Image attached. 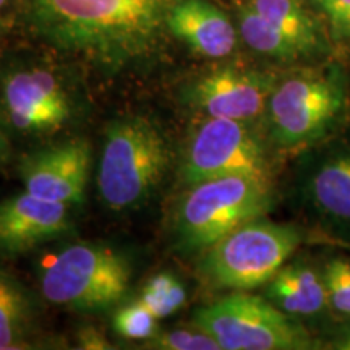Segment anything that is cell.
<instances>
[{
  "mask_svg": "<svg viewBox=\"0 0 350 350\" xmlns=\"http://www.w3.org/2000/svg\"><path fill=\"white\" fill-rule=\"evenodd\" d=\"M248 5L299 44L306 57L321 54L326 49L321 25L300 0H250Z\"/></svg>",
  "mask_w": 350,
  "mask_h": 350,
  "instance_id": "obj_16",
  "label": "cell"
},
{
  "mask_svg": "<svg viewBox=\"0 0 350 350\" xmlns=\"http://www.w3.org/2000/svg\"><path fill=\"white\" fill-rule=\"evenodd\" d=\"M80 344L83 349H109L111 345H107V340L99 334L98 331L93 327H88L83 329L80 334Z\"/></svg>",
  "mask_w": 350,
  "mask_h": 350,
  "instance_id": "obj_24",
  "label": "cell"
},
{
  "mask_svg": "<svg viewBox=\"0 0 350 350\" xmlns=\"http://www.w3.org/2000/svg\"><path fill=\"white\" fill-rule=\"evenodd\" d=\"M265 297L294 318L317 317L327 308L323 273L304 262H286L268 282Z\"/></svg>",
  "mask_w": 350,
  "mask_h": 350,
  "instance_id": "obj_15",
  "label": "cell"
},
{
  "mask_svg": "<svg viewBox=\"0 0 350 350\" xmlns=\"http://www.w3.org/2000/svg\"><path fill=\"white\" fill-rule=\"evenodd\" d=\"M239 31L247 46L261 55L281 60V62H294L301 57H306L299 44H295L291 38L279 31L250 5L240 8Z\"/></svg>",
  "mask_w": 350,
  "mask_h": 350,
  "instance_id": "obj_18",
  "label": "cell"
},
{
  "mask_svg": "<svg viewBox=\"0 0 350 350\" xmlns=\"http://www.w3.org/2000/svg\"><path fill=\"white\" fill-rule=\"evenodd\" d=\"M8 154H10V144H8L5 133H3L2 126H0V163H3Z\"/></svg>",
  "mask_w": 350,
  "mask_h": 350,
  "instance_id": "obj_25",
  "label": "cell"
},
{
  "mask_svg": "<svg viewBox=\"0 0 350 350\" xmlns=\"http://www.w3.org/2000/svg\"><path fill=\"white\" fill-rule=\"evenodd\" d=\"M178 0H31L38 31L57 49L119 70L150 59Z\"/></svg>",
  "mask_w": 350,
  "mask_h": 350,
  "instance_id": "obj_1",
  "label": "cell"
},
{
  "mask_svg": "<svg viewBox=\"0 0 350 350\" xmlns=\"http://www.w3.org/2000/svg\"><path fill=\"white\" fill-rule=\"evenodd\" d=\"M300 243L297 227L253 219L208 247L200 266L213 286L252 291L268 284Z\"/></svg>",
  "mask_w": 350,
  "mask_h": 350,
  "instance_id": "obj_5",
  "label": "cell"
},
{
  "mask_svg": "<svg viewBox=\"0 0 350 350\" xmlns=\"http://www.w3.org/2000/svg\"><path fill=\"white\" fill-rule=\"evenodd\" d=\"M338 349H345V350H350V329L345 332V334L342 336V339L339 340L338 345H336Z\"/></svg>",
  "mask_w": 350,
  "mask_h": 350,
  "instance_id": "obj_26",
  "label": "cell"
},
{
  "mask_svg": "<svg viewBox=\"0 0 350 350\" xmlns=\"http://www.w3.org/2000/svg\"><path fill=\"white\" fill-rule=\"evenodd\" d=\"M182 175L188 185H196L227 175L271 174L265 148L245 122L208 117L191 138Z\"/></svg>",
  "mask_w": 350,
  "mask_h": 350,
  "instance_id": "obj_8",
  "label": "cell"
},
{
  "mask_svg": "<svg viewBox=\"0 0 350 350\" xmlns=\"http://www.w3.org/2000/svg\"><path fill=\"white\" fill-rule=\"evenodd\" d=\"M195 325L222 350H304L313 340L297 318L266 299L232 294L195 313Z\"/></svg>",
  "mask_w": 350,
  "mask_h": 350,
  "instance_id": "obj_7",
  "label": "cell"
},
{
  "mask_svg": "<svg viewBox=\"0 0 350 350\" xmlns=\"http://www.w3.org/2000/svg\"><path fill=\"white\" fill-rule=\"evenodd\" d=\"M156 317L142 301L122 308L113 318V329L126 339H150L156 334Z\"/></svg>",
  "mask_w": 350,
  "mask_h": 350,
  "instance_id": "obj_21",
  "label": "cell"
},
{
  "mask_svg": "<svg viewBox=\"0 0 350 350\" xmlns=\"http://www.w3.org/2000/svg\"><path fill=\"white\" fill-rule=\"evenodd\" d=\"M275 85L265 73L224 67L196 81L190 98L208 117L248 122L265 112Z\"/></svg>",
  "mask_w": 350,
  "mask_h": 350,
  "instance_id": "obj_10",
  "label": "cell"
},
{
  "mask_svg": "<svg viewBox=\"0 0 350 350\" xmlns=\"http://www.w3.org/2000/svg\"><path fill=\"white\" fill-rule=\"evenodd\" d=\"M347 109V85L338 68L310 70L278 83L268 103L271 137L301 150L323 142Z\"/></svg>",
  "mask_w": 350,
  "mask_h": 350,
  "instance_id": "obj_4",
  "label": "cell"
},
{
  "mask_svg": "<svg viewBox=\"0 0 350 350\" xmlns=\"http://www.w3.org/2000/svg\"><path fill=\"white\" fill-rule=\"evenodd\" d=\"M150 347L163 350H222L221 345L206 331L177 329L159 334L150 340Z\"/></svg>",
  "mask_w": 350,
  "mask_h": 350,
  "instance_id": "obj_22",
  "label": "cell"
},
{
  "mask_svg": "<svg viewBox=\"0 0 350 350\" xmlns=\"http://www.w3.org/2000/svg\"><path fill=\"white\" fill-rule=\"evenodd\" d=\"M34 310L28 291L0 268V350L23 349L33 332Z\"/></svg>",
  "mask_w": 350,
  "mask_h": 350,
  "instance_id": "obj_17",
  "label": "cell"
},
{
  "mask_svg": "<svg viewBox=\"0 0 350 350\" xmlns=\"http://www.w3.org/2000/svg\"><path fill=\"white\" fill-rule=\"evenodd\" d=\"M306 193L323 221L350 235V146L327 152L318 161Z\"/></svg>",
  "mask_w": 350,
  "mask_h": 350,
  "instance_id": "obj_14",
  "label": "cell"
},
{
  "mask_svg": "<svg viewBox=\"0 0 350 350\" xmlns=\"http://www.w3.org/2000/svg\"><path fill=\"white\" fill-rule=\"evenodd\" d=\"M131 266L104 245H70L44 265L42 295L77 312H106L129 294Z\"/></svg>",
  "mask_w": 350,
  "mask_h": 350,
  "instance_id": "obj_6",
  "label": "cell"
},
{
  "mask_svg": "<svg viewBox=\"0 0 350 350\" xmlns=\"http://www.w3.org/2000/svg\"><path fill=\"white\" fill-rule=\"evenodd\" d=\"M169 31L198 55L222 59L237 47V29L208 0H178L167 18Z\"/></svg>",
  "mask_w": 350,
  "mask_h": 350,
  "instance_id": "obj_13",
  "label": "cell"
},
{
  "mask_svg": "<svg viewBox=\"0 0 350 350\" xmlns=\"http://www.w3.org/2000/svg\"><path fill=\"white\" fill-rule=\"evenodd\" d=\"M8 2H10V0H0V8H2V7H5Z\"/></svg>",
  "mask_w": 350,
  "mask_h": 350,
  "instance_id": "obj_27",
  "label": "cell"
},
{
  "mask_svg": "<svg viewBox=\"0 0 350 350\" xmlns=\"http://www.w3.org/2000/svg\"><path fill=\"white\" fill-rule=\"evenodd\" d=\"M67 204L28 191L0 201V255L16 256L68 230Z\"/></svg>",
  "mask_w": 350,
  "mask_h": 350,
  "instance_id": "obj_11",
  "label": "cell"
},
{
  "mask_svg": "<svg viewBox=\"0 0 350 350\" xmlns=\"http://www.w3.org/2000/svg\"><path fill=\"white\" fill-rule=\"evenodd\" d=\"M325 16L331 34L339 41H350V0H313Z\"/></svg>",
  "mask_w": 350,
  "mask_h": 350,
  "instance_id": "obj_23",
  "label": "cell"
},
{
  "mask_svg": "<svg viewBox=\"0 0 350 350\" xmlns=\"http://www.w3.org/2000/svg\"><path fill=\"white\" fill-rule=\"evenodd\" d=\"M170 163L163 131L143 117L109 126L100 157L98 187L104 203L122 211L138 206L163 180Z\"/></svg>",
  "mask_w": 350,
  "mask_h": 350,
  "instance_id": "obj_3",
  "label": "cell"
},
{
  "mask_svg": "<svg viewBox=\"0 0 350 350\" xmlns=\"http://www.w3.org/2000/svg\"><path fill=\"white\" fill-rule=\"evenodd\" d=\"M91 164L86 139H70L33 152L21 161L20 175L28 193L64 204H80Z\"/></svg>",
  "mask_w": 350,
  "mask_h": 350,
  "instance_id": "obj_9",
  "label": "cell"
},
{
  "mask_svg": "<svg viewBox=\"0 0 350 350\" xmlns=\"http://www.w3.org/2000/svg\"><path fill=\"white\" fill-rule=\"evenodd\" d=\"M327 306L342 317H350V261L332 258L323 271Z\"/></svg>",
  "mask_w": 350,
  "mask_h": 350,
  "instance_id": "obj_20",
  "label": "cell"
},
{
  "mask_svg": "<svg viewBox=\"0 0 350 350\" xmlns=\"http://www.w3.org/2000/svg\"><path fill=\"white\" fill-rule=\"evenodd\" d=\"M187 300V291L183 284L172 274H157L146 284L142 294V304L154 317L165 318L182 308Z\"/></svg>",
  "mask_w": 350,
  "mask_h": 350,
  "instance_id": "obj_19",
  "label": "cell"
},
{
  "mask_svg": "<svg viewBox=\"0 0 350 350\" xmlns=\"http://www.w3.org/2000/svg\"><path fill=\"white\" fill-rule=\"evenodd\" d=\"M10 119L21 130L59 129L68 119L70 107L62 88L42 70L16 72L3 85Z\"/></svg>",
  "mask_w": 350,
  "mask_h": 350,
  "instance_id": "obj_12",
  "label": "cell"
},
{
  "mask_svg": "<svg viewBox=\"0 0 350 350\" xmlns=\"http://www.w3.org/2000/svg\"><path fill=\"white\" fill-rule=\"evenodd\" d=\"M269 177L227 175L191 185L175 216L180 243L190 250H206L219 239L273 208Z\"/></svg>",
  "mask_w": 350,
  "mask_h": 350,
  "instance_id": "obj_2",
  "label": "cell"
}]
</instances>
